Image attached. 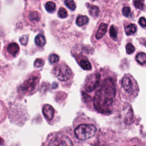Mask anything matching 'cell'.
<instances>
[{
    "label": "cell",
    "instance_id": "1",
    "mask_svg": "<svg viewBox=\"0 0 146 146\" xmlns=\"http://www.w3.org/2000/svg\"><path fill=\"white\" fill-rule=\"evenodd\" d=\"M116 94L115 80L111 77L106 78L95 95L94 105L95 109L103 114L111 113Z\"/></svg>",
    "mask_w": 146,
    "mask_h": 146
},
{
    "label": "cell",
    "instance_id": "2",
    "mask_svg": "<svg viewBox=\"0 0 146 146\" xmlns=\"http://www.w3.org/2000/svg\"><path fill=\"white\" fill-rule=\"evenodd\" d=\"M121 87L124 96L127 99L136 96L138 92V86L135 79L129 75H125L121 80Z\"/></svg>",
    "mask_w": 146,
    "mask_h": 146
},
{
    "label": "cell",
    "instance_id": "3",
    "mask_svg": "<svg viewBox=\"0 0 146 146\" xmlns=\"http://www.w3.org/2000/svg\"><path fill=\"white\" fill-rule=\"evenodd\" d=\"M97 129L95 125L92 124H82L79 125L75 129L76 137L81 140L89 139L93 137Z\"/></svg>",
    "mask_w": 146,
    "mask_h": 146
},
{
    "label": "cell",
    "instance_id": "4",
    "mask_svg": "<svg viewBox=\"0 0 146 146\" xmlns=\"http://www.w3.org/2000/svg\"><path fill=\"white\" fill-rule=\"evenodd\" d=\"M53 73L55 76L61 81L68 80L72 75V71L70 68L67 64L62 63L54 68Z\"/></svg>",
    "mask_w": 146,
    "mask_h": 146
},
{
    "label": "cell",
    "instance_id": "5",
    "mask_svg": "<svg viewBox=\"0 0 146 146\" xmlns=\"http://www.w3.org/2000/svg\"><path fill=\"white\" fill-rule=\"evenodd\" d=\"M39 81L37 76H32L25 80L19 87L18 91L22 94H28L35 90Z\"/></svg>",
    "mask_w": 146,
    "mask_h": 146
},
{
    "label": "cell",
    "instance_id": "6",
    "mask_svg": "<svg viewBox=\"0 0 146 146\" xmlns=\"http://www.w3.org/2000/svg\"><path fill=\"white\" fill-rule=\"evenodd\" d=\"M47 146H73V144L68 136L59 134L49 140Z\"/></svg>",
    "mask_w": 146,
    "mask_h": 146
},
{
    "label": "cell",
    "instance_id": "7",
    "mask_svg": "<svg viewBox=\"0 0 146 146\" xmlns=\"http://www.w3.org/2000/svg\"><path fill=\"white\" fill-rule=\"evenodd\" d=\"M88 78V80L86 82L84 88L87 91L91 92L98 87L100 79V75L98 74H96L91 75Z\"/></svg>",
    "mask_w": 146,
    "mask_h": 146
},
{
    "label": "cell",
    "instance_id": "8",
    "mask_svg": "<svg viewBox=\"0 0 146 146\" xmlns=\"http://www.w3.org/2000/svg\"><path fill=\"white\" fill-rule=\"evenodd\" d=\"M54 108L50 104H45L43 107L42 112L46 119L47 120L52 119L54 115Z\"/></svg>",
    "mask_w": 146,
    "mask_h": 146
},
{
    "label": "cell",
    "instance_id": "9",
    "mask_svg": "<svg viewBox=\"0 0 146 146\" xmlns=\"http://www.w3.org/2000/svg\"><path fill=\"white\" fill-rule=\"evenodd\" d=\"M107 27H108L107 24L104 23H102L100 25L99 27V29L96 33V35H95L96 39H99L104 35V34L107 32Z\"/></svg>",
    "mask_w": 146,
    "mask_h": 146
},
{
    "label": "cell",
    "instance_id": "10",
    "mask_svg": "<svg viewBox=\"0 0 146 146\" xmlns=\"http://www.w3.org/2000/svg\"><path fill=\"white\" fill-rule=\"evenodd\" d=\"M7 51L11 55H12L14 56H15L19 52V47L17 43H11L8 45V46L7 47Z\"/></svg>",
    "mask_w": 146,
    "mask_h": 146
},
{
    "label": "cell",
    "instance_id": "11",
    "mask_svg": "<svg viewBox=\"0 0 146 146\" xmlns=\"http://www.w3.org/2000/svg\"><path fill=\"white\" fill-rule=\"evenodd\" d=\"M88 18L86 15H79L76 19V23L79 26H82L88 22Z\"/></svg>",
    "mask_w": 146,
    "mask_h": 146
},
{
    "label": "cell",
    "instance_id": "12",
    "mask_svg": "<svg viewBox=\"0 0 146 146\" xmlns=\"http://www.w3.org/2000/svg\"><path fill=\"white\" fill-rule=\"evenodd\" d=\"M137 30V26L136 25L131 23L129 24L125 28V32L127 35H131L136 33Z\"/></svg>",
    "mask_w": 146,
    "mask_h": 146
},
{
    "label": "cell",
    "instance_id": "13",
    "mask_svg": "<svg viewBox=\"0 0 146 146\" xmlns=\"http://www.w3.org/2000/svg\"><path fill=\"white\" fill-rule=\"evenodd\" d=\"M35 44L39 47H42L46 44V39L43 35L38 34L35 38Z\"/></svg>",
    "mask_w": 146,
    "mask_h": 146
},
{
    "label": "cell",
    "instance_id": "14",
    "mask_svg": "<svg viewBox=\"0 0 146 146\" xmlns=\"http://www.w3.org/2000/svg\"><path fill=\"white\" fill-rule=\"evenodd\" d=\"M79 65L84 70H91V68H92L91 63L86 58L82 59L80 60Z\"/></svg>",
    "mask_w": 146,
    "mask_h": 146
},
{
    "label": "cell",
    "instance_id": "15",
    "mask_svg": "<svg viewBox=\"0 0 146 146\" xmlns=\"http://www.w3.org/2000/svg\"><path fill=\"white\" fill-rule=\"evenodd\" d=\"M29 18L31 21H39L40 19V15L39 13L37 11H31L29 14Z\"/></svg>",
    "mask_w": 146,
    "mask_h": 146
},
{
    "label": "cell",
    "instance_id": "16",
    "mask_svg": "<svg viewBox=\"0 0 146 146\" xmlns=\"http://www.w3.org/2000/svg\"><path fill=\"white\" fill-rule=\"evenodd\" d=\"M90 14L94 17H96L98 15L99 13V9L98 6L95 5H90L88 7Z\"/></svg>",
    "mask_w": 146,
    "mask_h": 146
},
{
    "label": "cell",
    "instance_id": "17",
    "mask_svg": "<svg viewBox=\"0 0 146 146\" xmlns=\"http://www.w3.org/2000/svg\"><path fill=\"white\" fill-rule=\"evenodd\" d=\"M136 61L140 64L146 63V54L144 52L139 53L136 56Z\"/></svg>",
    "mask_w": 146,
    "mask_h": 146
},
{
    "label": "cell",
    "instance_id": "18",
    "mask_svg": "<svg viewBox=\"0 0 146 146\" xmlns=\"http://www.w3.org/2000/svg\"><path fill=\"white\" fill-rule=\"evenodd\" d=\"M55 7H56L55 3L51 1L47 2L45 5V8H46V10L49 13L53 12L55 10Z\"/></svg>",
    "mask_w": 146,
    "mask_h": 146
},
{
    "label": "cell",
    "instance_id": "19",
    "mask_svg": "<svg viewBox=\"0 0 146 146\" xmlns=\"http://www.w3.org/2000/svg\"><path fill=\"white\" fill-rule=\"evenodd\" d=\"M110 35L111 38L113 39H116L117 37V33L115 27L113 25H112L110 29Z\"/></svg>",
    "mask_w": 146,
    "mask_h": 146
},
{
    "label": "cell",
    "instance_id": "20",
    "mask_svg": "<svg viewBox=\"0 0 146 146\" xmlns=\"http://www.w3.org/2000/svg\"><path fill=\"white\" fill-rule=\"evenodd\" d=\"M64 3L67 7H68L70 10H71L72 11L74 10L76 8V5L74 1H71V0L65 1Z\"/></svg>",
    "mask_w": 146,
    "mask_h": 146
},
{
    "label": "cell",
    "instance_id": "21",
    "mask_svg": "<svg viewBox=\"0 0 146 146\" xmlns=\"http://www.w3.org/2000/svg\"><path fill=\"white\" fill-rule=\"evenodd\" d=\"M59 56L55 54H51L48 57L49 62L51 63H55L59 61Z\"/></svg>",
    "mask_w": 146,
    "mask_h": 146
},
{
    "label": "cell",
    "instance_id": "22",
    "mask_svg": "<svg viewBox=\"0 0 146 146\" xmlns=\"http://www.w3.org/2000/svg\"><path fill=\"white\" fill-rule=\"evenodd\" d=\"M123 15L126 17H129L131 15V11L129 7L125 6L122 9Z\"/></svg>",
    "mask_w": 146,
    "mask_h": 146
},
{
    "label": "cell",
    "instance_id": "23",
    "mask_svg": "<svg viewBox=\"0 0 146 146\" xmlns=\"http://www.w3.org/2000/svg\"><path fill=\"white\" fill-rule=\"evenodd\" d=\"M125 48H126V52L128 54H132L135 51V47L131 43H128V44H127V45L125 46Z\"/></svg>",
    "mask_w": 146,
    "mask_h": 146
},
{
    "label": "cell",
    "instance_id": "24",
    "mask_svg": "<svg viewBox=\"0 0 146 146\" xmlns=\"http://www.w3.org/2000/svg\"><path fill=\"white\" fill-rule=\"evenodd\" d=\"M58 16L61 18H64L67 17V12L66 10L63 7L59 9L58 11Z\"/></svg>",
    "mask_w": 146,
    "mask_h": 146
},
{
    "label": "cell",
    "instance_id": "25",
    "mask_svg": "<svg viewBox=\"0 0 146 146\" xmlns=\"http://www.w3.org/2000/svg\"><path fill=\"white\" fill-rule=\"evenodd\" d=\"M134 5L135 6L140 10H143L144 7V5L143 3V2L141 1H135L134 2Z\"/></svg>",
    "mask_w": 146,
    "mask_h": 146
},
{
    "label": "cell",
    "instance_id": "26",
    "mask_svg": "<svg viewBox=\"0 0 146 146\" xmlns=\"http://www.w3.org/2000/svg\"><path fill=\"white\" fill-rule=\"evenodd\" d=\"M44 65V61L42 59H36L34 62V66L36 67H40Z\"/></svg>",
    "mask_w": 146,
    "mask_h": 146
},
{
    "label": "cell",
    "instance_id": "27",
    "mask_svg": "<svg viewBox=\"0 0 146 146\" xmlns=\"http://www.w3.org/2000/svg\"><path fill=\"white\" fill-rule=\"evenodd\" d=\"M29 36L27 35H23L19 38V42L22 45H26L28 42Z\"/></svg>",
    "mask_w": 146,
    "mask_h": 146
},
{
    "label": "cell",
    "instance_id": "28",
    "mask_svg": "<svg viewBox=\"0 0 146 146\" xmlns=\"http://www.w3.org/2000/svg\"><path fill=\"white\" fill-rule=\"evenodd\" d=\"M139 23L141 26L143 27H146V19L144 17H141L140 18L139 20Z\"/></svg>",
    "mask_w": 146,
    "mask_h": 146
},
{
    "label": "cell",
    "instance_id": "29",
    "mask_svg": "<svg viewBox=\"0 0 146 146\" xmlns=\"http://www.w3.org/2000/svg\"><path fill=\"white\" fill-rule=\"evenodd\" d=\"M57 86H58V84H57L56 83H55V82H54V83L52 84V87H54V88L55 87L54 86H55V87H56Z\"/></svg>",
    "mask_w": 146,
    "mask_h": 146
},
{
    "label": "cell",
    "instance_id": "30",
    "mask_svg": "<svg viewBox=\"0 0 146 146\" xmlns=\"http://www.w3.org/2000/svg\"><path fill=\"white\" fill-rule=\"evenodd\" d=\"M2 143V139H1V138L0 137V144Z\"/></svg>",
    "mask_w": 146,
    "mask_h": 146
},
{
    "label": "cell",
    "instance_id": "31",
    "mask_svg": "<svg viewBox=\"0 0 146 146\" xmlns=\"http://www.w3.org/2000/svg\"><path fill=\"white\" fill-rule=\"evenodd\" d=\"M144 45H145V46H146V41H145V42H144Z\"/></svg>",
    "mask_w": 146,
    "mask_h": 146
}]
</instances>
